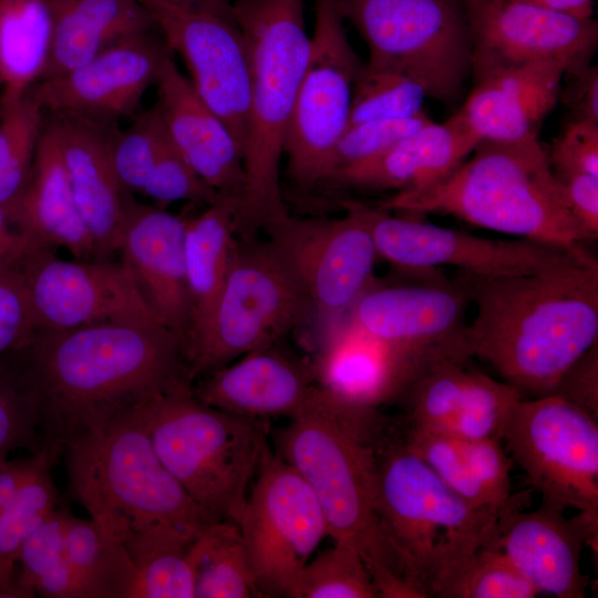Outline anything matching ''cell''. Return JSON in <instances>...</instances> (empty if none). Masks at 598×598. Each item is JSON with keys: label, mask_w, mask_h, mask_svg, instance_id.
<instances>
[{"label": "cell", "mask_w": 598, "mask_h": 598, "mask_svg": "<svg viewBox=\"0 0 598 598\" xmlns=\"http://www.w3.org/2000/svg\"><path fill=\"white\" fill-rule=\"evenodd\" d=\"M198 9L208 10L220 16L233 18L231 0H172ZM234 19V18H233Z\"/></svg>", "instance_id": "55"}, {"label": "cell", "mask_w": 598, "mask_h": 598, "mask_svg": "<svg viewBox=\"0 0 598 598\" xmlns=\"http://www.w3.org/2000/svg\"><path fill=\"white\" fill-rule=\"evenodd\" d=\"M195 598L260 597L240 528L215 522L193 542Z\"/></svg>", "instance_id": "35"}, {"label": "cell", "mask_w": 598, "mask_h": 598, "mask_svg": "<svg viewBox=\"0 0 598 598\" xmlns=\"http://www.w3.org/2000/svg\"><path fill=\"white\" fill-rule=\"evenodd\" d=\"M18 224L44 247L95 259L94 244L78 209L55 134L45 120L28 185L12 209Z\"/></svg>", "instance_id": "30"}, {"label": "cell", "mask_w": 598, "mask_h": 598, "mask_svg": "<svg viewBox=\"0 0 598 598\" xmlns=\"http://www.w3.org/2000/svg\"><path fill=\"white\" fill-rule=\"evenodd\" d=\"M542 501L532 512L515 506L498 517L495 546L537 589L557 598H584L588 577L581 570L585 546L597 549L598 516Z\"/></svg>", "instance_id": "22"}, {"label": "cell", "mask_w": 598, "mask_h": 598, "mask_svg": "<svg viewBox=\"0 0 598 598\" xmlns=\"http://www.w3.org/2000/svg\"><path fill=\"white\" fill-rule=\"evenodd\" d=\"M363 64L349 42L334 0H315L310 53L283 142L287 175L297 188L326 189L334 148L349 122Z\"/></svg>", "instance_id": "11"}, {"label": "cell", "mask_w": 598, "mask_h": 598, "mask_svg": "<svg viewBox=\"0 0 598 598\" xmlns=\"http://www.w3.org/2000/svg\"><path fill=\"white\" fill-rule=\"evenodd\" d=\"M501 441L542 501L598 516V421L556 394L522 398Z\"/></svg>", "instance_id": "13"}, {"label": "cell", "mask_w": 598, "mask_h": 598, "mask_svg": "<svg viewBox=\"0 0 598 598\" xmlns=\"http://www.w3.org/2000/svg\"><path fill=\"white\" fill-rule=\"evenodd\" d=\"M0 113H1V104H0Z\"/></svg>", "instance_id": "57"}, {"label": "cell", "mask_w": 598, "mask_h": 598, "mask_svg": "<svg viewBox=\"0 0 598 598\" xmlns=\"http://www.w3.org/2000/svg\"><path fill=\"white\" fill-rule=\"evenodd\" d=\"M472 41L473 81L492 71L542 61L589 65L598 44L595 19L574 18L516 0H462Z\"/></svg>", "instance_id": "18"}, {"label": "cell", "mask_w": 598, "mask_h": 598, "mask_svg": "<svg viewBox=\"0 0 598 598\" xmlns=\"http://www.w3.org/2000/svg\"><path fill=\"white\" fill-rule=\"evenodd\" d=\"M372 477L382 534L412 598L440 597L494 545L499 515L461 498L388 426L372 444Z\"/></svg>", "instance_id": "5"}, {"label": "cell", "mask_w": 598, "mask_h": 598, "mask_svg": "<svg viewBox=\"0 0 598 598\" xmlns=\"http://www.w3.org/2000/svg\"><path fill=\"white\" fill-rule=\"evenodd\" d=\"M537 589L495 546L480 549L454 575L441 598H534Z\"/></svg>", "instance_id": "42"}, {"label": "cell", "mask_w": 598, "mask_h": 598, "mask_svg": "<svg viewBox=\"0 0 598 598\" xmlns=\"http://www.w3.org/2000/svg\"><path fill=\"white\" fill-rule=\"evenodd\" d=\"M384 426L378 409L344 403L319 386L280 433L277 454L315 493L332 540L359 550L379 596L410 598L373 501L372 444Z\"/></svg>", "instance_id": "4"}, {"label": "cell", "mask_w": 598, "mask_h": 598, "mask_svg": "<svg viewBox=\"0 0 598 598\" xmlns=\"http://www.w3.org/2000/svg\"><path fill=\"white\" fill-rule=\"evenodd\" d=\"M260 597H289L328 526L300 474L270 448L249 488L238 524Z\"/></svg>", "instance_id": "14"}, {"label": "cell", "mask_w": 598, "mask_h": 598, "mask_svg": "<svg viewBox=\"0 0 598 598\" xmlns=\"http://www.w3.org/2000/svg\"><path fill=\"white\" fill-rule=\"evenodd\" d=\"M63 537L84 598H128L135 566L125 547L91 518L64 511Z\"/></svg>", "instance_id": "34"}, {"label": "cell", "mask_w": 598, "mask_h": 598, "mask_svg": "<svg viewBox=\"0 0 598 598\" xmlns=\"http://www.w3.org/2000/svg\"><path fill=\"white\" fill-rule=\"evenodd\" d=\"M50 7L52 47L41 80L74 70L122 40L155 28L140 0H50Z\"/></svg>", "instance_id": "31"}, {"label": "cell", "mask_w": 598, "mask_h": 598, "mask_svg": "<svg viewBox=\"0 0 598 598\" xmlns=\"http://www.w3.org/2000/svg\"><path fill=\"white\" fill-rule=\"evenodd\" d=\"M566 71L558 61L492 71L474 80L470 95L454 115L478 142L538 136L542 122L559 99Z\"/></svg>", "instance_id": "27"}, {"label": "cell", "mask_w": 598, "mask_h": 598, "mask_svg": "<svg viewBox=\"0 0 598 598\" xmlns=\"http://www.w3.org/2000/svg\"><path fill=\"white\" fill-rule=\"evenodd\" d=\"M47 456V453L41 451L29 457L8 458L0 463V513L13 502Z\"/></svg>", "instance_id": "53"}, {"label": "cell", "mask_w": 598, "mask_h": 598, "mask_svg": "<svg viewBox=\"0 0 598 598\" xmlns=\"http://www.w3.org/2000/svg\"><path fill=\"white\" fill-rule=\"evenodd\" d=\"M38 331L19 268L0 270V355L25 349Z\"/></svg>", "instance_id": "47"}, {"label": "cell", "mask_w": 598, "mask_h": 598, "mask_svg": "<svg viewBox=\"0 0 598 598\" xmlns=\"http://www.w3.org/2000/svg\"><path fill=\"white\" fill-rule=\"evenodd\" d=\"M333 202L368 226L378 252L400 269L423 272L444 265L478 277L547 272L596 260L585 248L566 250L530 239H489L391 215L378 206L338 196Z\"/></svg>", "instance_id": "12"}, {"label": "cell", "mask_w": 598, "mask_h": 598, "mask_svg": "<svg viewBox=\"0 0 598 598\" xmlns=\"http://www.w3.org/2000/svg\"><path fill=\"white\" fill-rule=\"evenodd\" d=\"M452 355L422 369L408 385L403 427L462 440L497 439L520 392Z\"/></svg>", "instance_id": "20"}, {"label": "cell", "mask_w": 598, "mask_h": 598, "mask_svg": "<svg viewBox=\"0 0 598 598\" xmlns=\"http://www.w3.org/2000/svg\"><path fill=\"white\" fill-rule=\"evenodd\" d=\"M344 213L341 218L288 213L262 229L315 308L331 316L348 313L372 285L378 257L365 223Z\"/></svg>", "instance_id": "16"}, {"label": "cell", "mask_w": 598, "mask_h": 598, "mask_svg": "<svg viewBox=\"0 0 598 598\" xmlns=\"http://www.w3.org/2000/svg\"><path fill=\"white\" fill-rule=\"evenodd\" d=\"M470 161L427 186L399 190L378 207L450 215L566 250L590 240L571 214L538 136L481 141Z\"/></svg>", "instance_id": "6"}, {"label": "cell", "mask_w": 598, "mask_h": 598, "mask_svg": "<svg viewBox=\"0 0 598 598\" xmlns=\"http://www.w3.org/2000/svg\"><path fill=\"white\" fill-rule=\"evenodd\" d=\"M379 590L359 550L333 542L303 567L293 598H375Z\"/></svg>", "instance_id": "39"}, {"label": "cell", "mask_w": 598, "mask_h": 598, "mask_svg": "<svg viewBox=\"0 0 598 598\" xmlns=\"http://www.w3.org/2000/svg\"><path fill=\"white\" fill-rule=\"evenodd\" d=\"M41 247L44 246L18 224L12 209L0 205V270L18 267Z\"/></svg>", "instance_id": "52"}, {"label": "cell", "mask_w": 598, "mask_h": 598, "mask_svg": "<svg viewBox=\"0 0 598 598\" xmlns=\"http://www.w3.org/2000/svg\"><path fill=\"white\" fill-rule=\"evenodd\" d=\"M568 76V85L560 90L559 97L571 112L573 120L598 123V68L589 64Z\"/></svg>", "instance_id": "51"}, {"label": "cell", "mask_w": 598, "mask_h": 598, "mask_svg": "<svg viewBox=\"0 0 598 598\" xmlns=\"http://www.w3.org/2000/svg\"><path fill=\"white\" fill-rule=\"evenodd\" d=\"M431 122L421 111L405 118L371 121L348 128L334 148L330 179L338 171L375 156Z\"/></svg>", "instance_id": "45"}, {"label": "cell", "mask_w": 598, "mask_h": 598, "mask_svg": "<svg viewBox=\"0 0 598 598\" xmlns=\"http://www.w3.org/2000/svg\"><path fill=\"white\" fill-rule=\"evenodd\" d=\"M168 54L164 39L152 31L136 34L74 70L39 81L30 92L44 112L116 122L135 113Z\"/></svg>", "instance_id": "21"}, {"label": "cell", "mask_w": 598, "mask_h": 598, "mask_svg": "<svg viewBox=\"0 0 598 598\" xmlns=\"http://www.w3.org/2000/svg\"><path fill=\"white\" fill-rule=\"evenodd\" d=\"M167 140L155 106L138 114L125 130H116L111 143V161L121 185L128 193H142Z\"/></svg>", "instance_id": "43"}, {"label": "cell", "mask_w": 598, "mask_h": 598, "mask_svg": "<svg viewBox=\"0 0 598 598\" xmlns=\"http://www.w3.org/2000/svg\"><path fill=\"white\" fill-rule=\"evenodd\" d=\"M193 542L164 545L138 560L128 598H195Z\"/></svg>", "instance_id": "44"}, {"label": "cell", "mask_w": 598, "mask_h": 598, "mask_svg": "<svg viewBox=\"0 0 598 598\" xmlns=\"http://www.w3.org/2000/svg\"><path fill=\"white\" fill-rule=\"evenodd\" d=\"M185 226L186 217L130 198L118 249L151 311L182 350L190 330Z\"/></svg>", "instance_id": "24"}, {"label": "cell", "mask_w": 598, "mask_h": 598, "mask_svg": "<svg viewBox=\"0 0 598 598\" xmlns=\"http://www.w3.org/2000/svg\"><path fill=\"white\" fill-rule=\"evenodd\" d=\"M18 448L32 454L43 448L39 400L24 358L0 364V463Z\"/></svg>", "instance_id": "40"}, {"label": "cell", "mask_w": 598, "mask_h": 598, "mask_svg": "<svg viewBox=\"0 0 598 598\" xmlns=\"http://www.w3.org/2000/svg\"><path fill=\"white\" fill-rule=\"evenodd\" d=\"M156 107L169 141L216 192L239 200L241 152L225 123L196 94L168 54L158 71Z\"/></svg>", "instance_id": "25"}, {"label": "cell", "mask_w": 598, "mask_h": 598, "mask_svg": "<svg viewBox=\"0 0 598 598\" xmlns=\"http://www.w3.org/2000/svg\"><path fill=\"white\" fill-rule=\"evenodd\" d=\"M142 194L161 205L188 200L208 206L223 196L198 175L169 138L163 146Z\"/></svg>", "instance_id": "46"}, {"label": "cell", "mask_w": 598, "mask_h": 598, "mask_svg": "<svg viewBox=\"0 0 598 598\" xmlns=\"http://www.w3.org/2000/svg\"><path fill=\"white\" fill-rule=\"evenodd\" d=\"M555 176L563 186L571 214L590 240L596 239L598 237V177L580 172L555 174Z\"/></svg>", "instance_id": "50"}, {"label": "cell", "mask_w": 598, "mask_h": 598, "mask_svg": "<svg viewBox=\"0 0 598 598\" xmlns=\"http://www.w3.org/2000/svg\"><path fill=\"white\" fill-rule=\"evenodd\" d=\"M181 55L202 101L225 123L243 156L249 106V64L243 33L233 18L172 0H140Z\"/></svg>", "instance_id": "17"}, {"label": "cell", "mask_w": 598, "mask_h": 598, "mask_svg": "<svg viewBox=\"0 0 598 598\" xmlns=\"http://www.w3.org/2000/svg\"><path fill=\"white\" fill-rule=\"evenodd\" d=\"M478 143L455 115L441 124L432 121L375 156L338 171L327 188L424 187L453 172Z\"/></svg>", "instance_id": "29"}, {"label": "cell", "mask_w": 598, "mask_h": 598, "mask_svg": "<svg viewBox=\"0 0 598 598\" xmlns=\"http://www.w3.org/2000/svg\"><path fill=\"white\" fill-rule=\"evenodd\" d=\"M40 330L102 323H159L126 265L65 260L41 247L19 266Z\"/></svg>", "instance_id": "15"}, {"label": "cell", "mask_w": 598, "mask_h": 598, "mask_svg": "<svg viewBox=\"0 0 598 598\" xmlns=\"http://www.w3.org/2000/svg\"><path fill=\"white\" fill-rule=\"evenodd\" d=\"M426 96L424 87L413 79L363 64L353 85L347 130L371 121L413 116L422 111Z\"/></svg>", "instance_id": "41"}, {"label": "cell", "mask_w": 598, "mask_h": 598, "mask_svg": "<svg viewBox=\"0 0 598 598\" xmlns=\"http://www.w3.org/2000/svg\"><path fill=\"white\" fill-rule=\"evenodd\" d=\"M231 12L243 33L249 64L245 184L235 214V233L250 239L289 213L281 189L280 161L309 59L310 37L305 0H235Z\"/></svg>", "instance_id": "7"}, {"label": "cell", "mask_w": 598, "mask_h": 598, "mask_svg": "<svg viewBox=\"0 0 598 598\" xmlns=\"http://www.w3.org/2000/svg\"><path fill=\"white\" fill-rule=\"evenodd\" d=\"M594 0H534L533 3L578 19L592 18Z\"/></svg>", "instance_id": "54"}, {"label": "cell", "mask_w": 598, "mask_h": 598, "mask_svg": "<svg viewBox=\"0 0 598 598\" xmlns=\"http://www.w3.org/2000/svg\"><path fill=\"white\" fill-rule=\"evenodd\" d=\"M369 49L365 66L404 74L427 96L455 102L471 72L462 0H334Z\"/></svg>", "instance_id": "10"}, {"label": "cell", "mask_w": 598, "mask_h": 598, "mask_svg": "<svg viewBox=\"0 0 598 598\" xmlns=\"http://www.w3.org/2000/svg\"><path fill=\"white\" fill-rule=\"evenodd\" d=\"M238 200L221 196L198 216L186 217L185 265L190 330L183 354L205 330L223 289L234 241Z\"/></svg>", "instance_id": "32"}, {"label": "cell", "mask_w": 598, "mask_h": 598, "mask_svg": "<svg viewBox=\"0 0 598 598\" xmlns=\"http://www.w3.org/2000/svg\"><path fill=\"white\" fill-rule=\"evenodd\" d=\"M313 308L267 239L236 237L209 322L184 354L193 381L248 352L278 344Z\"/></svg>", "instance_id": "9"}, {"label": "cell", "mask_w": 598, "mask_h": 598, "mask_svg": "<svg viewBox=\"0 0 598 598\" xmlns=\"http://www.w3.org/2000/svg\"><path fill=\"white\" fill-rule=\"evenodd\" d=\"M23 352L52 465L76 436L193 385L179 340L161 323L40 330Z\"/></svg>", "instance_id": "1"}, {"label": "cell", "mask_w": 598, "mask_h": 598, "mask_svg": "<svg viewBox=\"0 0 598 598\" xmlns=\"http://www.w3.org/2000/svg\"><path fill=\"white\" fill-rule=\"evenodd\" d=\"M516 1H523V2L533 3L534 0H516Z\"/></svg>", "instance_id": "56"}, {"label": "cell", "mask_w": 598, "mask_h": 598, "mask_svg": "<svg viewBox=\"0 0 598 598\" xmlns=\"http://www.w3.org/2000/svg\"><path fill=\"white\" fill-rule=\"evenodd\" d=\"M44 457L13 502L0 513V598H18L14 579L21 548L31 533L58 507V492Z\"/></svg>", "instance_id": "37"}, {"label": "cell", "mask_w": 598, "mask_h": 598, "mask_svg": "<svg viewBox=\"0 0 598 598\" xmlns=\"http://www.w3.org/2000/svg\"><path fill=\"white\" fill-rule=\"evenodd\" d=\"M44 111L29 91L0 113V205L11 209L22 196L33 166Z\"/></svg>", "instance_id": "38"}, {"label": "cell", "mask_w": 598, "mask_h": 598, "mask_svg": "<svg viewBox=\"0 0 598 598\" xmlns=\"http://www.w3.org/2000/svg\"><path fill=\"white\" fill-rule=\"evenodd\" d=\"M50 0H0V104L23 97L43 76L52 47Z\"/></svg>", "instance_id": "33"}, {"label": "cell", "mask_w": 598, "mask_h": 598, "mask_svg": "<svg viewBox=\"0 0 598 598\" xmlns=\"http://www.w3.org/2000/svg\"><path fill=\"white\" fill-rule=\"evenodd\" d=\"M62 455L73 495L134 566L215 523L162 463L135 408L71 440Z\"/></svg>", "instance_id": "3"}, {"label": "cell", "mask_w": 598, "mask_h": 598, "mask_svg": "<svg viewBox=\"0 0 598 598\" xmlns=\"http://www.w3.org/2000/svg\"><path fill=\"white\" fill-rule=\"evenodd\" d=\"M549 394L565 399L598 421V341L566 370Z\"/></svg>", "instance_id": "49"}, {"label": "cell", "mask_w": 598, "mask_h": 598, "mask_svg": "<svg viewBox=\"0 0 598 598\" xmlns=\"http://www.w3.org/2000/svg\"><path fill=\"white\" fill-rule=\"evenodd\" d=\"M471 302L462 278L454 282L373 287L359 297L348 318L369 334L419 361L467 353L465 311Z\"/></svg>", "instance_id": "19"}, {"label": "cell", "mask_w": 598, "mask_h": 598, "mask_svg": "<svg viewBox=\"0 0 598 598\" xmlns=\"http://www.w3.org/2000/svg\"><path fill=\"white\" fill-rule=\"evenodd\" d=\"M460 277L476 306L464 330L468 355L489 363L523 398L549 394L598 341L597 260L535 275Z\"/></svg>", "instance_id": "2"}, {"label": "cell", "mask_w": 598, "mask_h": 598, "mask_svg": "<svg viewBox=\"0 0 598 598\" xmlns=\"http://www.w3.org/2000/svg\"><path fill=\"white\" fill-rule=\"evenodd\" d=\"M547 153L555 174L580 172L598 177V123L573 120Z\"/></svg>", "instance_id": "48"}, {"label": "cell", "mask_w": 598, "mask_h": 598, "mask_svg": "<svg viewBox=\"0 0 598 598\" xmlns=\"http://www.w3.org/2000/svg\"><path fill=\"white\" fill-rule=\"evenodd\" d=\"M318 388L312 365L275 344L205 374L193 384V394L210 406L239 415L291 419Z\"/></svg>", "instance_id": "26"}, {"label": "cell", "mask_w": 598, "mask_h": 598, "mask_svg": "<svg viewBox=\"0 0 598 598\" xmlns=\"http://www.w3.org/2000/svg\"><path fill=\"white\" fill-rule=\"evenodd\" d=\"M162 463L215 522L239 524L267 443V419L210 406L193 385L135 408Z\"/></svg>", "instance_id": "8"}, {"label": "cell", "mask_w": 598, "mask_h": 598, "mask_svg": "<svg viewBox=\"0 0 598 598\" xmlns=\"http://www.w3.org/2000/svg\"><path fill=\"white\" fill-rule=\"evenodd\" d=\"M69 175L80 215L91 235L95 259L118 251L130 193L111 161L116 122L73 113L44 112Z\"/></svg>", "instance_id": "23"}, {"label": "cell", "mask_w": 598, "mask_h": 598, "mask_svg": "<svg viewBox=\"0 0 598 598\" xmlns=\"http://www.w3.org/2000/svg\"><path fill=\"white\" fill-rule=\"evenodd\" d=\"M64 511L54 508L31 533L18 558V598H84L71 568L63 537Z\"/></svg>", "instance_id": "36"}, {"label": "cell", "mask_w": 598, "mask_h": 598, "mask_svg": "<svg viewBox=\"0 0 598 598\" xmlns=\"http://www.w3.org/2000/svg\"><path fill=\"white\" fill-rule=\"evenodd\" d=\"M430 363L398 351L347 318L331 331L311 365L318 385L336 399L378 409L401 398Z\"/></svg>", "instance_id": "28"}]
</instances>
